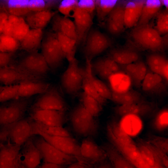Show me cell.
I'll return each instance as SVG.
<instances>
[{
	"instance_id": "6da1fadb",
	"label": "cell",
	"mask_w": 168,
	"mask_h": 168,
	"mask_svg": "<svg viewBox=\"0 0 168 168\" xmlns=\"http://www.w3.org/2000/svg\"><path fill=\"white\" fill-rule=\"evenodd\" d=\"M36 129L32 120L23 118L0 128V140L7 139L9 143L21 146L33 136Z\"/></svg>"
},
{
	"instance_id": "7a4b0ae2",
	"label": "cell",
	"mask_w": 168,
	"mask_h": 168,
	"mask_svg": "<svg viewBox=\"0 0 168 168\" xmlns=\"http://www.w3.org/2000/svg\"><path fill=\"white\" fill-rule=\"evenodd\" d=\"M69 120L74 132L84 137L96 136L98 131V125L94 117L80 104L75 106L69 114Z\"/></svg>"
},
{
	"instance_id": "3957f363",
	"label": "cell",
	"mask_w": 168,
	"mask_h": 168,
	"mask_svg": "<svg viewBox=\"0 0 168 168\" xmlns=\"http://www.w3.org/2000/svg\"><path fill=\"white\" fill-rule=\"evenodd\" d=\"M130 35L135 43L144 49L160 51L164 47V39L149 24L136 26Z\"/></svg>"
},
{
	"instance_id": "277c9868",
	"label": "cell",
	"mask_w": 168,
	"mask_h": 168,
	"mask_svg": "<svg viewBox=\"0 0 168 168\" xmlns=\"http://www.w3.org/2000/svg\"><path fill=\"white\" fill-rule=\"evenodd\" d=\"M30 97H18L0 106V128L23 118L30 105Z\"/></svg>"
},
{
	"instance_id": "5b68a950",
	"label": "cell",
	"mask_w": 168,
	"mask_h": 168,
	"mask_svg": "<svg viewBox=\"0 0 168 168\" xmlns=\"http://www.w3.org/2000/svg\"><path fill=\"white\" fill-rule=\"evenodd\" d=\"M31 138L40 152L44 162L66 166L78 161L74 156L59 150L39 135H34Z\"/></svg>"
},
{
	"instance_id": "8992f818",
	"label": "cell",
	"mask_w": 168,
	"mask_h": 168,
	"mask_svg": "<svg viewBox=\"0 0 168 168\" xmlns=\"http://www.w3.org/2000/svg\"><path fill=\"white\" fill-rule=\"evenodd\" d=\"M41 53L50 69L58 68L65 58L55 33H49L42 40Z\"/></svg>"
},
{
	"instance_id": "52a82bcc",
	"label": "cell",
	"mask_w": 168,
	"mask_h": 168,
	"mask_svg": "<svg viewBox=\"0 0 168 168\" xmlns=\"http://www.w3.org/2000/svg\"><path fill=\"white\" fill-rule=\"evenodd\" d=\"M68 62L67 68L61 76V85L66 93L74 96L82 89V68L79 67L76 58Z\"/></svg>"
},
{
	"instance_id": "ba28073f",
	"label": "cell",
	"mask_w": 168,
	"mask_h": 168,
	"mask_svg": "<svg viewBox=\"0 0 168 168\" xmlns=\"http://www.w3.org/2000/svg\"><path fill=\"white\" fill-rule=\"evenodd\" d=\"M83 53L86 59L91 61L110 47L112 42L106 35L96 29H91L85 40Z\"/></svg>"
},
{
	"instance_id": "9c48e42d",
	"label": "cell",
	"mask_w": 168,
	"mask_h": 168,
	"mask_svg": "<svg viewBox=\"0 0 168 168\" xmlns=\"http://www.w3.org/2000/svg\"><path fill=\"white\" fill-rule=\"evenodd\" d=\"M15 66L31 75L44 78L50 70L42 53L36 51L25 56Z\"/></svg>"
},
{
	"instance_id": "30bf717a",
	"label": "cell",
	"mask_w": 168,
	"mask_h": 168,
	"mask_svg": "<svg viewBox=\"0 0 168 168\" xmlns=\"http://www.w3.org/2000/svg\"><path fill=\"white\" fill-rule=\"evenodd\" d=\"M66 108V102L58 89L50 86L36 100L31 109L32 111L40 110L64 111Z\"/></svg>"
},
{
	"instance_id": "8fae6325",
	"label": "cell",
	"mask_w": 168,
	"mask_h": 168,
	"mask_svg": "<svg viewBox=\"0 0 168 168\" xmlns=\"http://www.w3.org/2000/svg\"><path fill=\"white\" fill-rule=\"evenodd\" d=\"M36 134L41 136L53 146L68 154L75 157L79 161L85 163L80 151V146L75 139L70 137L49 135L38 131Z\"/></svg>"
},
{
	"instance_id": "7c38bea8",
	"label": "cell",
	"mask_w": 168,
	"mask_h": 168,
	"mask_svg": "<svg viewBox=\"0 0 168 168\" xmlns=\"http://www.w3.org/2000/svg\"><path fill=\"white\" fill-rule=\"evenodd\" d=\"M44 78L26 72L16 66L0 68V83L7 85L30 81H44Z\"/></svg>"
},
{
	"instance_id": "4fadbf2b",
	"label": "cell",
	"mask_w": 168,
	"mask_h": 168,
	"mask_svg": "<svg viewBox=\"0 0 168 168\" xmlns=\"http://www.w3.org/2000/svg\"><path fill=\"white\" fill-rule=\"evenodd\" d=\"M18 160L23 168H37L41 164V154L31 138L21 146Z\"/></svg>"
},
{
	"instance_id": "5bb4252c",
	"label": "cell",
	"mask_w": 168,
	"mask_h": 168,
	"mask_svg": "<svg viewBox=\"0 0 168 168\" xmlns=\"http://www.w3.org/2000/svg\"><path fill=\"white\" fill-rule=\"evenodd\" d=\"M109 140L110 143L137 168H150L142 158L135 143L124 144L113 139Z\"/></svg>"
},
{
	"instance_id": "9a60e30c",
	"label": "cell",
	"mask_w": 168,
	"mask_h": 168,
	"mask_svg": "<svg viewBox=\"0 0 168 168\" xmlns=\"http://www.w3.org/2000/svg\"><path fill=\"white\" fill-rule=\"evenodd\" d=\"M157 109L155 103L145 100L138 103L120 105L116 107L114 110L116 113L122 116L129 115L143 116L152 114Z\"/></svg>"
},
{
	"instance_id": "2e32d148",
	"label": "cell",
	"mask_w": 168,
	"mask_h": 168,
	"mask_svg": "<svg viewBox=\"0 0 168 168\" xmlns=\"http://www.w3.org/2000/svg\"><path fill=\"white\" fill-rule=\"evenodd\" d=\"M77 35V43L78 44L85 41L93 24V14L77 7L73 15Z\"/></svg>"
},
{
	"instance_id": "e0dca14e",
	"label": "cell",
	"mask_w": 168,
	"mask_h": 168,
	"mask_svg": "<svg viewBox=\"0 0 168 168\" xmlns=\"http://www.w3.org/2000/svg\"><path fill=\"white\" fill-rule=\"evenodd\" d=\"M31 116L33 120L49 126L63 127L66 120L63 111L38 110L32 111Z\"/></svg>"
},
{
	"instance_id": "ac0fdd59",
	"label": "cell",
	"mask_w": 168,
	"mask_h": 168,
	"mask_svg": "<svg viewBox=\"0 0 168 168\" xmlns=\"http://www.w3.org/2000/svg\"><path fill=\"white\" fill-rule=\"evenodd\" d=\"M167 84L168 82L161 76L147 70L141 86L142 90L147 94L160 96L166 93Z\"/></svg>"
},
{
	"instance_id": "d6986e66",
	"label": "cell",
	"mask_w": 168,
	"mask_h": 168,
	"mask_svg": "<svg viewBox=\"0 0 168 168\" xmlns=\"http://www.w3.org/2000/svg\"><path fill=\"white\" fill-rule=\"evenodd\" d=\"M80 151L85 163L102 161L107 156L102 148L91 137H87L82 141Z\"/></svg>"
},
{
	"instance_id": "ffe728a7",
	"label": "cell",
	"mask_w": 168,
	"mask_h": 168,
	"mask_svg": "<svg viewBox=\"0 0 168 168\" xmlns=\"http://www.w3.org/2000/svg\"><path fill=\"white\" fill-rule=\"evenodd\" d=\"M91 64L94 74L104 80H108L111 76L121 71L119 65L108 57L97 58L91 61Z\"/></svg>"
},
{
	"instance_id": "44dd1931",
	"label": "cell",
	"mask_w": 168,
	"mask_h": 168,
	"mask_svg": "<svg viewBox=\"0 0 168 168\" xmlns=\"http://www.w3.org/2000/svg\"><path fill=\"white\" fill-rule=\"evenodd\" d=\"M124 7L125 5L117 4L108 16L107 28L112 35H119L124 30Z\"/></svg>"
},
{
	"instance_id": "7402d4cb",
	"label": "cell",
	"mask_w": 168,
	"mask_h": 168,
	"mask_svg": "<svg viewBox=\"0 0 168 168\" xmlns=\"http://www.w3.org/2000/svg\"><path fill=\"white\" fill-rule=\"evenodd\" d=\"M146 0H133L127 2L125 5L124 26L126 28L135 26L140 17Z\"/></svg>"
},
{
	"instance_id": "603a6c76",
	"label": "cell",
	"mask_w": 168,
	"mask_h": 168,
	"mask_svg": "<svg viewBox=\"0 0 168 168\" xmlns=\"http://www.w3.org/2000/svg\"><path fill=\"white\" fill-rule=\"evenodd\" d=\"M91 61L86 59L85 67L82 68V88L84 92L95 99L102 105L106 103L107 100L100 96L95 89L93 82V79L94 74L91 69Z\"/></svg>"
},
{
	"instance_id": "cb8c5ba5",
	"label": "cell",
	"mask_w": 168,
	"mask_h": 168,
	"mask_svg": "<svg viewBox=\"0 0 168 168\" xmlns=\"http://www.w3.org/2000/svg\"><path fill=\"white\" fill-rule=\"evenodd\" d=\"M21 146L8 143L0 148V168H12L20 164L19 156Z\"/></svg>"
},
{
	"instance_id": "d4e9b609",
	"label": "cell",
	"mask_w": 168,
	"mask_h": 168,
	"mask_svg": "<svg viewBox=\"0 0 168 168\" xmlns=\"http://www.w3.org/2000/svg\"><path fill=\"white\" fill-rule=\"evenodd\" d=\"M52 27L55 33L60 32L75 40L77 35L74 22L69 17L55 14L53 17Z\"/></svg>"
},
{
	"instance_id": "484cf974",
	"label": "cell",
	"mask_w": 168,
	"mask_h": 168,
	"mask_svg": "<svg viewBox=\"0 0 168 168\" xmlns=\"http://www.w3.org/2000/svg\"><path fill=\"white\" fill-rule=\"evenodd\" d=\"M146 60L151 71L168 82V61L166 58L161 54L154 53L147 55Z\"/></svg>"
},
{
	"instance_id": "4316f807",
	"label": "cell",
	"mask_w": 168,
	"mask_h": 168,
	"mask_svg": "<svg viewBox=\"0 0 168 168\" xmlns=\"http://www.w3.org/2000/svg\"><path fill=\"white\" fill-rule=\"evenodd\" d=\"M55 14L50 10L30 12L26 15V21L32 29L42 30Z\"/></svg>"
},
{
	"instance_id": "83f0119b",
	"label": "cell",
	"mask_w": 168,
	"mask_h": 168,
	"mask_svg": "<svg viewBox=\"0 0 168 168\" xmlns=\"http://www.w3.org/2000/svg\"><path fill=\"white\" fill-rule=\"evenodd\" d=\"M50 85L44 81H30L19 84L18 97H29L44 92Z\"/></svg>"
},
{
	"instance_id": "f1b7e54d",
	"label": "cell",
	"mask_w": 168,
	"mask_h": 168,
	"mask_svg": "<svg viewBox=\"0 0 168 168\" xmlns=\"http://www.w3.org/2000/svg\"><path fill=\"white\" fill-rule=\"evenodd\" d=\"M108 57L119 65H126L139 60V55L135 50L130 49H114L108 54Z\"/></svg>"
},
{
	"instance_id": "f546056e",
	"label": "cell",
	"mask_w": 168,
	"mask_h": 168,
	"mask_svg": "<svg viewBox=\"0 0 168 168\" xmlns=\"http://www.w3.org/2000/svg\"><path fill=\"white\" fill-rule=\"evenodd\" d=\"M101 147L114 168H137L111 143L105 144Z\"/></svg>"
},
{
	"instance_id": "4dcf8cb0",
	"label": "cell",
	"mask_w": 168,
	"mask_h": 168,
	"mask_svg": "<svg viewBox=\"0 0 168 168\" xmlns=\"http://www.w3.org/2000/svg\"><path fill=\"white\" fill-rule=\"evenodd\" d=\"M136 145L142 158L150 167L163 166L157 155L154 147L148 141L138 140Z\"/></svg>"
},
{
	"instance_id": "1f68e13d",
	"label": "cell",
	"mask_w": 168,
	"mask_h": 168,
	"mask_svg": "<svg viewBox=\"0 0 168 168\" xmlns=\"http://www.w3.org/2000/svg\"><path fill=\"white\" fill-rule=\"evenodd\" d=\"M107 134L109 139H113L124 144L134 143L131 137L124 131L119 123L115 120L111 121L107 124Z\"/></svg>"
},
{
	"instance_id": "d6a6232c",
	"label": "cell",
	"mask_w": 168,
	"mask_h": 168,
	"mask_svg": "<svg viewBox=\"0 0 168 168\" xmlns=\"http://www.w3.org/2000/svg\"><path fill=\"white\" fill-rule=\"evenodd\" d=\"M43 37L42 29H30L24 39L20 42V46L27 51H36L41 45Z\"/></svg>"
},
{
	"instance_id": "836d02e7",
	"label": "cell",
	"mask_w": 168,
	"mask_h": 168,
	"mask_svg": "<svg viewBox=\"0 0 168 168\" xmlns=\"http://www.w3.org/2000/svg\"><path fill=\"white\" fill-rule=\"evenodd\" d=\"M112 100L120 105L138 103L145 101L141 93L134 90L112 91Z\"/></svg>"
},
{
	"instance_id": "e575fe53",
	"label": "cell",
	"mask_w": 168,
	"mask_h": 168,
	"mask_svg": "<svg viewBox=\"0 0 168 168\" xmlns=\"http://www.w3.org/2000/svg\"><path fill=\"white\" fill-rule=\"evenodd\" d=\"M162 5L160 0H146L136 26L149 24L150 20L159 12Z\"/></svg>"
},
{
	"instance_id": "d590c367",
	"label": "cell",
	"mask_w": 168,
	"mask_h": 168,
	"mask_svg": "<svg viewBox=\"0 0 168 168\" xmlns=\"http://www.w3.org/2000/svg\"><path fill=\"white\" fill-rule=\"evenodd\" d=\"M56 33L65 58L68 62L75 58V55L77 45L76 41L60 32Z\"/></svg>"
},
{
	"instance_id": "8d00e7d4",
	"label": "cell",
	"mask_w": 168,
	"mask_h": 168,
	"mask_svg": "<svg viewBox=\"0 0 168 168\" xmlns=\"http://www.w3.org/2000/svg\"><path fill=\"white\" fill-rule=\"evenodd\" d=\"M28 0H12L2 1V4L10 15L21 17L30 12L28 9Z\"/></svg>"
},
{
	"instance_id": "74e56055",
	"label": "cell",
	"mask_w": 168,
	"mask_h": 168,
	"mask_svg": "<svg viewBox=\"0 0 168 168\" xmlns=\"http://www.w3.org/2000/svg\"><path fill=\"white\" fill-rule=\"evenodd\" d=\"M124 117L119 123L122 129L129 136L138 134L142 128L141 122L138 116L129 115Z\"/></svg>"
},
{
	"instance_id": "f35d334b",
	"label": "cell",
	"mask_w": 168,
	"mask_h": 168,
	"mask_svg": "<svg viewBox=\"0 0 168 168\" xmlns=\"http://www.w3.org/2000/svg\"><path fill=\"white\" fill-rule=\"evenodd\" d=\"M117 0H96L95 10L97 19L100 21H103L108 16L117 3Z\"/></svg>"
},
{
	"instance_id": "ab89813d",
	"label": "cell",
	"mask_w": 168,
	"mask_h": 168,
	"mask_svg": "<svg viewBox=\"0 0 168 168\" xmlns=\"http://www.w3.org/2000/svg\"><path fill=\"white\" fill-rule=\"evenodd\" d=\"M82 104L86 109L93 116L98 115L102 109V105L92 97L83 91L80 95Z\"/></svg>"
},
{
	"instance_id": "60d3db41",
	"label": "cell",
	"mask_w": 168,
	"mask_h": 168,
	"mask_svg": "<svg viewBox=\"0 0 168 168\" xmlns=\"http://www.w3.org/2000/svg\"><path fill=\"white\" fill-rule=\"evenodd\" d=\"M32 120L36 129V134L39 131L51 136H71L68 131L63 127L47 126Z\"/></svg>"
},
{
	"instance_id": "b9f144b4",
	"label": "cell",
	"mask_w": 168,
	"mask_h": 168,
	"mask_svg": "<svg viewBox=\"0 0 168 168\" xmlns=\"http://www.w3.org/2000/svg\"><path fill=\"white\" fill-rule=\"evenodd\" d=\"M57 2L58 1L55 0H28L27 7L30 12L50 10Z\"/></svg>"
},
{
	"instance_id": "7bdbcfd3",
	"label": "cell",
	"mask_w": 168,
	"mask_h": 168,
	"mask_svg": "<svg viewBox=\"0 0 168 168\" xmlns=\"http://www.w3.org/2000/svg\"><path fill=\"white\" fill-rule=\"evenodd\" d=\"M156 16V24L154 28L161 35L167 34L168 32V9H166L159 12Z\"/></svg>"
},
{
	"instance_id": "ee69618b",
	"label": "cell",
	"mask_w": 168,
	"mask_h": 168,
	"mask_svg": "<svg viewBox=\"0 0 168 168\" xmlns=\"http://www.w3.org/2000/svg\"><path fill=\"white\" fill-rule=\"evenodd\" d=\"M19 84L4 86L0 93V103L5 102L18 97Z\"/></svg>"
},
{
	"instance_id": "f6af8a7d",
	"label": "cell",
	"mask_w": 168,
	"mask_h": 168,
	"mask_svg": "<svg viewBox=\"0 0 168 168\" xmlns=\"http://www.w3.org/2000/svg\"><path fill=\"white\" fill-rule=\"evenodd\" d=\"M78 0H63L60 2L58 10L64 16L73 17L74 13L77 7Z\"/></svg>"
},
{
	"instance_id": "bcb514c9",
	"label": "cell",
	"mask_w": 168,
	"mask_h": 168,
	"mask_svg": "<svg viewBox=\"0 0 168 168\" xmlns=\"http://www.w3.org/2000/svg\"><path fill=\"white\" fill-rule=\"evenodd\" d=\"M0 41L5 52H13L20 46V42L13 37L3 34L0 35Z\"/></svg>"
},
{
	"instance_id": "7dc6e473",
	"label": "cell",
	"mask_w": 168,
	"mask_h": 168,
	"mask_svg": "<svg viewBox=\"0 0 168 168\" xmlns=\"http://www.w3.org/2000/svg\"><path fill=\"white\" fill-rule=\"evenodd\" d=\"M30 28L26 21L22 17L15 26L12 36L20 42L29 31L30 30Z\"/></svg>"
},
{
	"instance_id": "c3c4849f",
	"label": "cell",
	"mask_w": 168,
	"mask_h": 168,
	"mask_svg": "<svg viewBox=\"0 0 168 168\" xmlns=\"http://www.w3.org/2000/svg\"><path fill=\"white\" fill-rule=\"evenodd\" d=\"M168 111L166 109L160 111L156 116L153 122L155 128L159 131L166 129L168 125Z\"/></svg>"
},
{
	"instance_id": "681fc988",
	"label": "cell",
	"mask_w": 168,
	"mask_h": 168,
	"mask_svg": "<svg viewBox=\"0 0 168 168\" xmlns=\"http://www.w3.org/2000/svg\"><path fill=\"white\" fill-rule=\"evenodd\" d=\"M93 82L95 89L98 94L106 100H112V92L107 86L101 80L94 75Z\"/></svg>"
},
{
	"instance_id": "f907efd6",
	"label": "cell",
	"mask_w": 168,
	"mask_h": 168,
	"mask_svg": "<svg viewBox=\"0 0 168 168\" xmlns=\"http://www.w3.org/2000/svg\"><path fill=\"white\" fill-rule=\"evenodd\" d=\"M147 141L156 147L168 154V138L154 135H151L149 136Z\"/></svg>"
},
{
	"instance_id": "816d5d0a",
	"label": "cell",
	"mask_w": 168,
	"mask_h": 168,
	"mask_svg": "<svg viewBox=\"0 0 168 168\" xmlns=\"http://www.w3.org/2000/svg\"><path fill=\"white\" fill-rule=\"evenodd\" d=\"M137 68L136 75V82L135 86L140 88L141 86L142 82L147 72L146 66L144 62L138 60L135 62Z\"/></svg>"
},
{
	"instance_id": "f5cc1de1",
	"label": "cell",
	"mask_w": 168,
	"mask_h": 168,
	"mask_svg": "<svg viewBox=\"0 0 168 168\" xmlns=\"http://www.w3.org/2000/svg\"><path fill=\"white\" fill-rule=\"evenodd\" d=\"M21 17L12 15H9L2 34L12 36L15 26L20 21Z\"/></svg>"
},
{
	"instance_id": "db71d44e",
	"label": "cell",
	"mask_w": 168,
	"mask_h": 168,
	"mask_svg": "<svg viewBox=\"0 0 168 168\" xmlns=\"http://www.w3.org/2000/svg\"><path fill=\"white\" fill-rule=\"evenodd\" d=\"M77 7L89 13L93 14L95 10V0H78Z\"/></svg>"
},
{
	"instance_id": "11a10c76",
	"label": "cell",
	"mask_w": 168,
	"mask_h": 168,
	"mask_svg": "<svg viewBox=\"0 0 168 168\" xmlns=\"http://www.w3.org/2000/svg\"><path fill=\"white\" fill-rule=\"evenodd\" d=\"M12 53L0 52V68L7 66L12 58Z\"/></svg>"
},
{
	"instance_id": "9f6ffc18",
	"label": "cell",
	"mask_w": 168,
	"mask_h": 168,
	"mask_svg": "<svg viewBox=\"0 0 168 168\" xmlns=\"http://www.w3.org/2000/svg\"><path fill=\"white\" fill-rule=\"evenodd\" d=\"M9 15L6 11L0 10V35L3 33Z\"/></svg>"
},
{
	"instance_id": "6f0895ef",
	"label": "cell",
	"mask_w": 168,
	"mask_h": 168,
	"mask_svg": "<svg viewBox=\"0 0 168 168\" xmlns=\"http://www.w3.org/2000/svg\"><path fill=\"white\" fill-rule=\"evenodd\" d=\"M37 168H65V166L44 162Z\"/></svg>"
},
{
	"instance_id": "680465c9",
	"label": "cell",
	"mask_w": 168,
	"mask_h": 168,
	"mask_svg": "<svg viewBox=\"0 0 168 168\" xmlns=\"http://www.w3.org/2000/svg\"><path fill=\"white\" fill-rule=\"evenodd\" d=\"M67 168H90L85 163L78 161L70 165Z\"/></svg>"
},
{
	"instance_id": "91938a15",
	"label": "cell",
	"mask_w": 168,
	"mask_h": 168,
	"mask_svg": "<svg viewBox=\"0 0 168 168\" xmlns=\"http://www.w3.org/2000/svg\"><path fill=\"white\" fill-rule=\"evenodd\" d=\"M96 168H114L111 164L107 162H101Z\"/></svg>"
},
{
	"instance_id": "94428289",
	"label": "cell",
	"mask_w": 168,
	"mask_h": 168,
	"mask_svg": "<svg viewBox=\"0 0 168 168\" xmlns=\"http://www.w3.org/2000/svg\"><path fill=\"white\" fill-rule=\"evenodd\" d=\"M162 6L163 5L165 7L166 9H168V0H161Z\"/></svg>"
},
{
	"instance_id": "6125c7cd",
	"label": "cell",
	"mask_w": 168,
	"mask_h": 168,
	"mask_svg": "<svg viewBox=\"0 0 168 168\" xmlns=\"http://www.w3.org/2000/svg\"><path fill=\"white\" fill-rule=\"evenodd\" d=\"M149 168H168L162 165H158L150 167Z\"/></svg>"
},
{
	"instance_id": "be15d7a7",
	"label": "cell",
	"mask_w": 168,
	"mask_h": 168,
	"mask_svg": "<svg viewBox=\"0 0 168 168\" xmlns=\"http://www.w3.org/2000/svg\"><path fill=\"white\" fill-rule=\"evenodd\" d=\"M0 52H5L0 41Z\"/></svg>"
},
{
	"instance_id": "e7e4bbea",
	"label": "cell",
	"mask_w": 168,
	"mask_h": 168,
	"mask_svg": "<svg viewBox=\"0 0 168 168\" xmlns=\"http://www.w3.org/2000/svg\"><path fill=\"white\" fill-rule=\"evenodd\" d=\"M4 87V86H0V93L3 89Z\"/></svg>"
}]
</instances>
